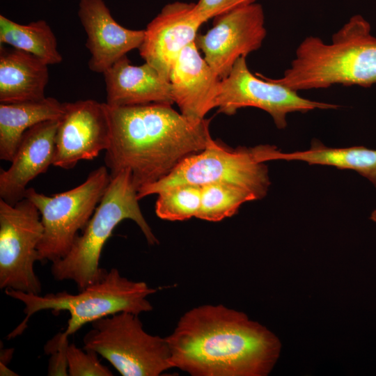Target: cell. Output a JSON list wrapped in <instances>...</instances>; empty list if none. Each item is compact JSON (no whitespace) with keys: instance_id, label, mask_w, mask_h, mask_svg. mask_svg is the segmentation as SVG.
<instances>
[{"instance_id":"1","label":"cell","mask_w":376,"mask_h":376,"mask_svg":"<svg viewBox=\"0 0 376 376\" xmlns=\"http://www.w3.org/2000/svg\"><path fill=\"white\" fill-rule=\"evenodd\" d=\"M166 338L172 368L191 376H265L281 347L266 327L222 304L189 310Z\"/></svg>"},{"instance_id":"2","label":"cell","mask_w":376,"mask_h":376,"mask_svg":"<svg viewBox=\"0 0 376 376\" xmlns=\"http://www.w3.org/2000/svg\"><path fill=\"white\" fill-rule=\"evenodd\" d=\"M107 104V103H106ZM111 139L104 162L111 177L128 170L137 191L170 173L212 139L210 120L194 122L171 104L111 107Z\"/></svg>"},{"instance_id":"3","label":"cell","mask_w":376,"mask_h":376,"mask_svg":"<svg viewBox=\"0 0 376 376\" xmlns=\"http://www.w3.org/2000/svg\"><path fill=\"white\" fill-rule=\"evenodd\" d=\"M273 79L297 92L334 84L369 87L376 84V37L369 22L361 15H353L328 44L319 37H306L290 67Z\"/></svg>"},{"instance_id":"4","label":"cell","mask_w":376,"mask_h":376,"mask_svg":"<svg viewBox=\"0 0 376 376\" xmlns=\"http://www.w3.org/2000/svg\"><path fill=\"white\" fill-rule=\"evenodd\" d=\"M125 219L138 225L150 245L159 243L141 212L137 190L128 170L111 177L104 195L81 235L76 237L64 258L52 263L54 279L72 281L79 290L100 280L107 272L99 265L104 245L116 226Z\"/></svg>"},{"instance_id":"5","label":"cell","mask_w":376,"mask_h":376,"mask_svg":"<svg viewBox=\"0 0 376 376\" xmlns=\"http://www.w3.org/2000/svg\"><path fill=\"white\" fill-rule=\"evenodd\" d=\"M156 291L157 289L149 287L143 281H134L123 276L114 267L77 294L62 291L40 295L6 289V295L23 303L26 315L23 321L8 335V338L21 335L30 317L40 311H68L70 318L64 332L68 336L86 324L116 313L128 312L139 315L152 310L147 297Z\"/></svg>"},{"instance_id":"6","label":"cell","mask_w":376,"mask_h":376,"mask_svg":"<svg viewBox=\"0 0 376 376\" xmlns=\"http://www.w3.org/2000/svg\"><path fill=\"white\" fill-rule=\"evenodd\" d=\"M269 148L270 145H258L229 148L212 139L203 150L184 159L167 175L139 189L138 198L176 185L226 183L247 189L257 200L262 199L271 183L265 164Z\"/></svg>"},{"instance_id":"7","label":"cell","mask_w":376,"mask_h":376,"mask_svg":"<svg viewBox=\"0 0 376 376\" xmlns=\"http://www.w3.org/2000/svg\"><path fill=\"white\" fill-rule=\"evenodd\" d=\"M106 166L91 171L86 180L68 191L46 196L33 188L27 189L25 198L38 208L44 228L38 246V261L54 263L70 251L79 230L92 217L110 183Z\"/></svg>"},{"instance_id":"8","label":"cell","mask_w":376,"mask_h":376,"mask_svg":"<svg viewBox=\"0 0 376 376\" xmlns=\"http://www.w3.org/2000/svg\"><path fill=\"white\" fill-rule=\"evenodd\" d=\"M83 342L84 350L95 352L123 376H158L173 368L166 338L147 333L132 313L94 321Z\"/></svg>"},{"instance_id":"9","label":"cell","mask_w":376,"mask_h":376,"mask_svg":"<svg viewBox=\"0 0 376 376\" xmlns=\"http://www.w3.org/2000/svg\"><path fill=\"white\" fill-rule=\"evenodd\" d=\"M40 214L24 198L15 205L0 198V288L40 295L41 282L34 271L43 236Z\"/></svg>"},{"instance_id":"10","label":"cell","mask_w":376,"mask_h":376,"mask_svg":"<svg viewBox=\"0 0 376 376\" xmlns=\"http://www.w3.org/2000/svg\"><path fill=\"white\" fill-rule=\"evenodd\" d=\"M246 58L240 57L228 75L221 79L216 104L219 112L231 116L241 108L256 107L267 112L279 129H284L289 113L339 107L304 98L273 79L259 73L254 75L248 68Z\"/></svg>"},{"instance_id":"11","label":"cell","mask_w":376,"mask_h":376,"mask_svg":"<svg viewBox=\"0 0 376 376\" xmlns=\"http://www.w3.org/2000/svg\"><path fill=\"white\" fill-rule=\"evenodd\" d=\"M213 26L198 34L195 42L220 79L226 77L242 56L258 49L266 37L265 15L255 3L214 18Z\"/></svg>"},{"instance_id":"12","label":"cell","mask_w":376,"mask_h":376,"mask_svg":"<svg viewBox=\"0 0 376 376\" xmlns=\"http://www.w3.org/2000/svg\"><path fill=\"white\" fill-rule=\"evenodd\" d=\"M55 140L53 166L74 168L93 160L110 144L111 127L106 103L93 100L64 102Z\"/></svg>"},{"instance_id":"13","label":"cell","mask_w":376,"mask_h":376,"mask_svg":"<svg viewBox=\"0 0 376 376\" xmlns=\"http://www.w3.org/2000/svg\"><path fill=\"white\" fill-rule=\"evenodd\" d=\"M205 21L196 3L175 1L166 4L147 25L139 54L169 81L171 67L181 52L194 42Z\"/></svg>"},{"instance_id":"14","label":"cell","mask_w":376,"mask_h":376,"mask_svg":"<svg viewBox=\"0 0 376 376\" xmlns=\"http://www.w3.org/2000/svg\"><path fill=\"white\" fill-rule=\"evenodd\" d=\"M78 16L87 35L88 65L93 72L103 74L143 42L145 29L132 30L119 24L104 0H79Z\"/></svg>"},{"instance_id":"15","label":"cell","mask_w":376,"mask_h":376,"mask_svg":"<svg viewBox=\"0 0 376 376\" xmlns=\"http://www.w3.org/2000/svg\"><path fill=\"white\" fill-rule=\"evenodd\" d=\"M198 50L195 41L187 45L174 61L169 75L173 102L194 122L203 120L217 107L221 81Z\"/></svg>"},{"instance_id":"16","label":"cell","mask_w":376,"mask_h":376,"mask_svg":"<svg viewBox=\"0 0 376 376\" xmlns=\"http://www.w3.org/2000/svg\"><path fill=\"white\" fill-rule=\"evenodd\" d=\"M58 122L44 121L25 132L10 166L1 171V199L15 205L25 198L29 182L53 165Z\"/></svg>"},{"instance_id":"17","label":"cell","mask_w":376,"mask_h":376,"mask_svg":"<svg viewBox=\"0 0 376 376\" xmlns=\"http://www.w3.org/2000/svg\"><path fill=\"white\" fill-rule=\"evenodd\" d=\"M111 107L174 103L169 81L150 64L134 65L123 56L103 72Z\"/></svg>"},{"instance_id":"18","label":"cell","mask_w":376,"mask_h":376,"mask_svg":"<svg viewBox=\"0 0 376 376\" xmlns=\"http://www.w3.org/2000/svg\"><path fill=\"white\" fill-rule=\"evenodd\" d=\"M48 65L34 55L0 46V103L38 101L46 97Z\"/></svg>"},{"instance_id":"19","label":"cell","mask_w":376,"mask_h":376,"mask_svg":"<svg viewBox=\"0 0 376 376\" xmlns=\"http://www.w3.org/2000/svg\"><path fill=\"white\" fill-rule=\"evenodd\" d=\"M64 110L65 103L52 97L0 103V159L11 162L26 130L44 121L60 120Z\"/></svg>"},{"instance_id":"20","label":"cell","mask_w":376,"mask_h":376,"mask_svg":"<svg viewBox=\"0 0 376 376\" xmlns=\"http://www.w3.org/2000/svg\"><path fill=\"white\" fill-rule=\"evenodd\" d=\"M269 160L302 161L309 164L351 169L368 179L376 188V150L363 146L329 148L314 139L308 150L283 152L274 146Z\"/></svg>"},{"instance_id":"21","label":"cell","mask_w":376,"mask_h":376,"mask_svg":"<svg viewBox=\"0 0 376 376\" xmlns=\"http://www.w3.org/2000/svg\"><path fill=\"white\" fill-rule=\"evenodd\" d=\"M0 44L31 54L48 65L63 61L56 38L43 19L21 24L0 15Z\"/></svg>"},{"instance_id":"22","label":"cell","mask_w":376,"mask_h":376,"mask_svg":"<svg viewBox=\"0 0 376 376\" xmlns=\"http://www.w3.org/2000/svg\"><path fill=\"white\" fill-rule=\"evenodd\" d=\"M257 200L250 191L226 183L201 186V205L196 218L219 221L237 213L244 203Z\"/></svg>"},{"instance_id":"23","label":"cell","mask_w":376,"mask_h":376,"mask_svg":"<svg viewBox=\"0 0 376 376\" xmlns=\"http://www.w3.org/2000/svg\"><path fill=\"white\" fill-rule=\"evenodd\" d=\"M157 216L166 221H184L196 217L201 205V187L180 185L165 189L157 194Z\"/></svg>"},{"instance_id":"24","label":"cell","mask_w":376,"mask_h":376,"mask_svg":"<svg viewBox=\"0 0 376 376\" xmlns=\"http://www.w3.org/2000/svg\"><path fill=\"white\" fill-rule=\"evenodd\" d=\"M98 354L74 344L67 349L68 371L70 376H112L113 374L98 359Z\"/></svg>"},{"instance_id":"25","label":"cell","mask_w":376,"mask_h":376,"mask_svg":"<svg viewBox=\"0 0 376 376\" xmlns=\"http://www.w3.org/2000/svg\"><path fill=\"white\" fill-rule=\"evenodd\" d=\"M68 336L59 332L49 340L45 345V352L49 355L47 375L49 376L68 375L67 349Z\"/></svg>"},{"instance_id":"26","label":"cell","mask_w":376,"mask_h":376,"mask_svg":"<svg viewBox=\"0 0 376 376\" xmlns=\"http://www.w3.org/2000/svg\"><path fill=\"white\" fill-rule=\"evenodd\" d=\"M257 0H198L197 10L205 22L224 13L256 3Z\"/></svg>"},{"instance_id":"27","label":"cell","mask_w":376,"mask_h":376,"mask_svg":"<svg viewBox=\"0 0 376 376\" xmlns=\"http://www.w3.org/2000/svg\"><path fill=\"white\" fill-rule=\"evenodd\" d=\"M13 349L1 350L0 364L8 366L13 354Z\"/></svg>"},{"instance_id":"28","label":"cell","mask_w":376,"mask_h":376,"mask_svg":"<svg viewBox=\"0 0 376 376\" xmlns=\"http://www.w3.org/2000/svg\"><path fill=\"white\" fill-rule=\"evenodd\" d=\"M0 375L1 376H14L18 375L14 371L10 370L8 366L0 364Z\"/></svg>"},{"instance_id":"29","label":"cell","mask_w":376,"mask_h":376,"mask_svg":"<svg viewBox=\"0 0 376 376\" xmlns=\"http://www.w3.org/2000/svg\"><path fill=\"white\" fill-rule=\"evenodd\" d=\"M370 218L372 221H373L374 222H376V210L373 211Z\"/></svg>"}]
</instances>
